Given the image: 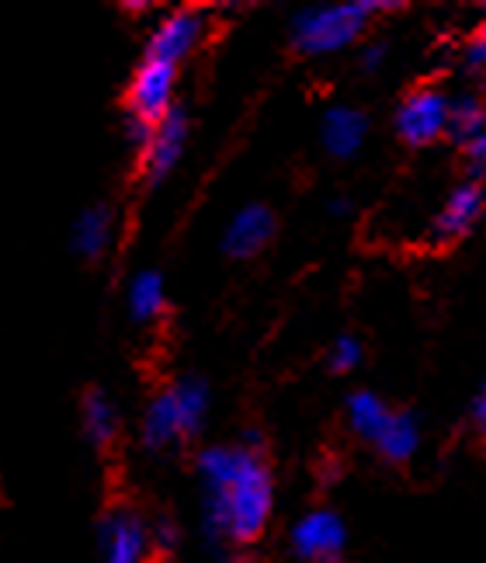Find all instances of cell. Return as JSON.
<instances>
[{
  "label": "cell",
  "instance_id": "603a6c76",
  "mask_svg": "<svg viewBox=\"0 0 486 563\" xmlns=\"http://www.w3.org/2000/svg\"><path fill=\"white\" fill-rule=\"evenodd\" d=\"M153 543H157V547H170L174 543V526L170 522H161L157 529H153Z\"/></svg>",
  "mask_w": 486,
  "mask_h": 563
},
{
  "label": "cell",
  "instance_id": "cb8c5ba5",
  "mask_svg": "<svg viewBox=\"0 0 486 563\" xmlns=\"http://www.w3.org/2000/svg\"><path fill=\"white\" fill-rule=\"evenodd\" d=\"M476 424H479V431L486 435V386H483V394L476 400Z\"/></svg>",
  "mask_w": 486,
  "mask_h": 563
},
{
  "label": "cell",
  "instance_id": "5bb4252c",
  "mask_svg": "<svg viewBox=\"0 0 486 563\" xmlns=\"http://www.w3.org/2000/svg\"><path fill=\"white\" fill-rule=\"evenodd\" d=\"M112 233H115L112 209L108 206L84 209L74 223V251L80 257H101L108 251V244H112Z\"/></svg>",
  "mask_w": 486,
  "mask_h": 563
},
{
  "label": "cell",
  "instance_id": "44dd1931",
  "mask_svg": "<svg viewBox=\"0 0 486 563\" xmlns=\"http://www.w3.org/2000/svg\"><path fill=\"white\" fill-rule=\"evenodd\" d=\"M466 59L473 63V67L486 77V29H479L473 38H470V46H466Z\"/></svg>",
  "mask_w": 486,
  "mask_h": 563
},
{
  "label": "cell",
  "instance_id": "5b68a950",
  "mask_svg": "<svg viewBox=\"0 0 486 563\" xmlns=\"http://www.w3.org/2000/svg\"><path fill=\"white\" fill-rule=\"evenodd\" d=\"M153 532L136 508H112L101 518V563H150Z\"/></svg>",
  "mask_w": 486,
  "mask_h": 563
},
{
  "label": "cell",
  "instance_id": "3957f363",
  "mask_svg": "<svg viewBox=\"0 0 486 563\" xmlns=\"http://www.w3.org/2000/svg\"><path fill=\"white\" fill-rule=\"evenodd\" d=\"M206 410H209V386L202 379H178L150 400L143 415V445L167 449L181 439H191L202 428Z\"/></svg>",
  "mask_w": 486,
  "mask_h": 563
},
{
  "label": "cell",
  "instance_id": "6da1fadb",
  "mask_svg": "<svg viewBox=\"0 0 486 563\" xmlns=\"http://www.w3.org/2000/svg\"><path fill=\"white\" fill-rule=\"evenodd\" d=\"M206 481L209 532L230 543H254L275 508V481L254 445H212L198 460Z\"/></svg>",
  "mask_w": 486,
  "mask_h": 563
},
{
  "label": "cell",
  "instance_id": "2e32d148",
  "mask_svg": "<svg viewBox=\"0 0 486 563\" xmlns=\"http://www.w3.org/2000/svg\"><path fill=\"white\" fill-rule=\"evenodd\" d=\"M389 415H393V410H389L379 397H375V394H368V389H358V394H351V397H347V421H351V431H355L358 439L372 442V445H375V439L383 435V428H386Z\"/></svg>",
  "mask_w": 486,
  "mask_h": 563
},
{
  "label": "cell",
  "instance_id": "ac0fdd59",
  "mask_svg": "<svg viewBox=\"0 0 486 563\" xmlns=\"http://www.w3.org/2000/svg\"><path fill=\"white\" fill-rule=\"evenodd\" d=\"M486 129V108L476 98H455L449 115V136L462 146Z\"/></svg>",
  "mask_w": 486,
  "mask_h": 563
},
{
  "label": "cell",
  "instance_id": "9c48e42d",
  "mask_svg": "<svg viewBox=\"0 0 486 563\" xmlns=\"http://www.w3.org/2000/svg\"><path fill=\"white\" fill-rule=\"evenodd\" d=\"M202 35H206L202 14L198 11H174L170 18L161 21L157 32H153L146 59H161V63H170V67H178L188 53H195Z\"/></svg>",
  "mask_w": 486,
  "mask_h": 563
},
{
  "label": "cell",
  "instance_id": "8fae6325",
  "mask_svg": "<svg viewBox=\"0 0 486 563\" xmlns=\"http://www.w3.org/2000/svg\"><path fill=\"white\" fill-rule=\"evenodd\" d=\"M483 209H486L483 185H476V181L459 185L445 199V206H441V212H438L434 236H438V241H459V236H466L479 223Z\"/></svg>",
  "mask_w": 486,
  "mask_h": 563
},
{
  "label": "cell",
  "instance_id": "52a82bcc",
  "mask_svg": "<svg viewBox=\"0 0 486 563\" xmlns=\"http://www.w3.org/2000/svg\"><path fill=\"white\" fill-rule=\"evenodd\" d=\"M344 547H347L344 522L330 508L306 511L292 529V553L302 563H341Z\"/></svg>",
  "mask_w": 486,
  "mask_h": 563
},
{
  "label": "cell",
  "instance_id": "ba28073f",
  "mask_svg": "<svg viewBox=\"0 0 486 563\" xmlns=\"http://www.w3.org/2000/svg\"><path fill=\"white\" fill-rule=\"evenodd\" d=\"M185 143H188V115L181 108H174L170 115H164L150 129L146 143L140 146V170H143L146 185H161L170 170L181 164Z\"/></svg>",
  "mask_w": 486,
  "mask_h": 563
},
{
  "label": "cell",
  "instance_id": "8992f818",
  "mask_svg": "<svg viewBox=\"0 0 486 563\" xmlns=\"http://www.w3.org/2000/svg\"><path fill=\"white\" fill-rule=\"evenodd\" d=\"M452 98L438 88H417L404 98L400 112H396V133L410 146H428L449 133Z\"/></svg>",
  "mask_w": 486,
  "mask_h": 563
},
{
  "label": "cell",
  "instance_id": "7a4b0ae2",
  "mask_svg": "<svg viewBox=\"0 0 486 563\" xmlns=\"http://www.w3.org/2000/svg\"><path fill=\"white\" fill-rule=\"evenodd\" d=\"M400 4H383V0H351V4H323V8H309L296 18L292 25V46L296 53L306 56H327L344 49L347 42H355L372 14L393 11Z\"/></svg>",
  "mask_w": 486,
  "mask_h": 563
},
{
  "label": "cell",
  "instance_id": "30bf717a",
  "mask_svg": "<svg viewBox=\"0 0 486 563\" xmlns=\"http://www.w3.org/2000/svg\"><path fill=\"white\" fill-rule=\"evenodd\" d=\"M272 236H275V212L268 206H261V202H251L227 223L223 251L230 257H236V262H247V257L261 254L264 247L272 244Z\"/></svg>",
  "mask_w": 486,
  "mask_h": 563
},
{
  "label": "cell",
  "instance_id": "7402d4cb",
  "mask_svg": "<svg viewBox=\"0 0 486 563\" xmlns=\"http://www.w3.org/2000/svg\"><path fill=\"white\" fill-rule=\"evenodd\" d=\"M383 56H386V46H383V42H379V46H368V49L362 53V67H365V70H375V67L383 63Z\"/></svg>",
  "mask_w": 486,
  "mask_h": 563
},
{
  "label": "cell",
  "instance_id": "4fadbf2b",
  "mask_svg": "<svg viewBox=\"0 0 486 563\" xmlns=\"http://www.w3.org/2000/svg\"><path fill=\"white\" fill-rule=\"evenodd\" d=\"M80 418H84V435L95 449H108L119 439V410L104 389H87Z\"/></svg>",
  "mask_w": 486,
  "mask_h": 563
},
{
  "label": "cell",
  "instance_id": "9a60e30c",
  "mask_svg": "<svg viewBox=\"0 0 486 563\" xmlns=\"http://www.w3.org/2000/svg\"><path fill=\"white\" fill-rule=\"evenodd\" d=\"M417 442H421L417 418L407 415V410H393L386 428H383V435L375 439V449H379L383 460H389V463H407L417 452Z\"/></svg>",
  "mask_w": 486,
  "mask_h": 563
},
{
  "label": "cell",
  "instance_id": "7c38bea8",
  "mask_svg": "<svg viewBox=\"0 0 486 563\" xmlns=\"http://www.w3.org/2000/svg\"><path fill=\"white\" fill-rule=\"evenodd\" d=\"M365 133H368V119L358 112V108L338 104L323 115V129H320L323 146L341 161L358 154V146L365 143Z\"/></svg>",
  "mask_w": 486,
  "mask_h": 563
},
{
  "label": "cell",
  "instance_id": "277c9868",
  "mask_svg": "<svg viewBox=\"0 0 486 563\" xmlns=\"http://www.w3.org/2000/svg\"><path fill=\"white\" fill-rule=\"evenodd\" d=\"M174 84H178V67L161 59H143L140 70L132 74L129 84V115L132 122L157 125L164 115L174 112Z\"/></svg>",
  "mask_w": 486,
  "mask_h": 563
},
{
  "label": "cell",
  "instance_id": "e0dca14e",
  "mask_svg": "<svg viewBox=\"0 0 486 563\" xmlns=\"http://www.w3.org/2000/svg\"><path fill=\"white\" fill-rule=\"evenodd\" d=\"M167 307V286L161 272H140L129 282V313L140 323L157 320Z\"/></svg>",
  "mask_w": 486,
  "mask_h": 563
},
{
  "label": "cell",
  "instance_id": "d6986e66",
  "mask_svg": "<svg viewBox=\"0 0 486 563\" xmlns=\"http://www.w3.org/2000/svg\"><path fill=\"white\" fill-rule=\"evenodd\" d=\"M330 369L334 373H351V369H358V362H362V344L358 338H338L334 341V349H330Z\"/></svg>",
  "mask_w": 486,
  "mask_h": 563
},
{
  "label": "cell",
  "instance_id": "ffe728a7",
  "mask_svg": "<svg viewBox=\"0 0 486 563\" xmlns=\"http://www.w3.org/2000/svg\"><path fill=\"white\" fill-rule=\"evenodd\" d=\"M462 157H466L470 178H479V175H486V129H483L479 136H473L470 143H462Z\"/></svg>",
  "mask_w": 486,
  "mask_h": 563
}]
</instances>
